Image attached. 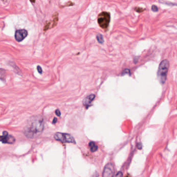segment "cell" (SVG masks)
<instances>
[{"label": "cell", "mask_w": 177, "mask_h": 177, "mask_svg": "<svg viewBox=\"0 0 177 177\" xmlns=\"http://www.w3.org/2000/svg\"><path fill=\"white\" fill-rule=\"evenodd\" d=\"M126 177H130V175H128V176H126Z\"/></svg>", "instance_id": "cell-21"}, {"label": "cell", "mask_w": 177, "mask_h": 177, "mask_svg": "<svg viewBox=\"0 0 177 177\" xmlns=\"http://www.w3.org/2000/svg\"><path fill=\"white\" fill-rule=\"evenodd\" d=\"M54 138L57 141H61L62 142L76 144L74 137L68 134L56 132L54 135Z\"/></svg>", "instance_id": "cell-4"}, {"label": "cell", "mask_w": 177, "mask_h": 177, "mask_svg": "<svg viewBox=\"0 0 177 177\" xmlns=\"http://www.w3.org/2000/svg\"><path fill=\"white\" fill-rule=\"evenodd\" d=\"M55 113H56V115H57V116H58V117H60L61 112L60 111V110H58V109H57V110H56Z\"/></svg>", "instance_id": "cell-17"}, {"label": "cell", "mask_w": 177, "mask_h": 177, "mask_svg": "<svg viewBox=\"0 0 177 177\" xmlns=\"http://www.w3.org/2000/svg\"><path fill=\"white\" fill-rule=\"evenodd\" d=\"M152 11H154V12H156V11H158V8H157V6H155V5H152Z\"/></svg>", "instance_id": "cell-13"}, {"label": "cell", "mask_w": 177, "mask_h": 177, "mask_svg": "<svg viewBox=\"0 0 177 177\" xmlns=\"http://www.w3.org/2000/svg\"><path fill=\"white\" fill-rule=\"evenodd\" d=\"M89 148H90V151L92 152H96L98 149V146L95 144V143L94 142H93V141L90 142V143L89 144Z\"/></svg>", "instance_id": "cell-9"}, {"label": "cell", "mask_w": 177, "mask_h": 177, "mask_svg": "<svg viewBox=\"0 0 177 177\" xmlns=\"http://www.w3.org/2000/svg\"><path fill=\"white\" fill-rule=\"evenodd\" d=\"M169 67V63L167 59L163 60L159 64L157 71V77L159 82L162 84L166 82Z\"/></svg>", "instance_id": "cell-2"}, {"label": "cell", "mask_w": 177, "mask_h": 177, "mask_svg": "<svg viewBox=\"0 0 177 177\" xmlns=\"http://www.w3.org/2000/svg\"><path fill=\"white\" fill-rule=\"evenodd\" d=\"M0 141L3 144H13L15 142V139L13 136L8 134V132L4 131L3 132V136H0Z\"/></svg>", "instance_id": "cell-5"}, {"label": "cell", "mask_w": 177, "mask_h": 177, "mask_svg": "<svg viewBox=\"0 0 177 177\" xmlns=\"http://www.w3.org/2000/svg\"><path fill=\"white\" fill-rule=\"evenodd\" d=\"M37 71H38V72L39 73H40V74H42V73H43L42 69V68L40 67L39 65H38V66L37 67Z\"/></svg>", "instance_id": "cell-14"}, {"label": "cell", "mask_w": 177, "mask_h": 177, "mask_svg": "<svg viewBox=\"0 0 177 177\" xmlns=\"http://www.w3.org/2000/svg\"><path fill=\"white\" fill-rule=\"evenodd\" d=\"M114 170V166L111 163H108L104 169L103 177H113Z\"/></svg>", "instance_id": "cell-6"}, {"label": "cell", "mask_w": 177, "mask_h": 177, "mask_svg": "<svg viewBox=\"0 0 177 177\" xmlns=\"http://www.w3.org/2000/svg\"><path fill=\"white\" fill-rule=\"evenodd\" d=\"M54 21H53V26H52V28H54V27L56 26L57 25V23L58 22V14L57 12H56L54 14Z\"/></svg>", "instance_id": "cell-10"}, {"label": "cell", "mask_w": 177, "mask_h": 177, "mask_svg": "<svg viewBox=\"0 0 177 177\" xmlns=\"http://www.w3.org/2000/svg\"><path fill=\"white\" fill-rule=\"evenodd\" d=\"M50 25V22L47 23V24H46V26H45V28H44V30H45V31L48 29V28H49V27Z\"/></svg>", "instance_id": "cell-16"}, {"label": "cell", "mask_w": 177, "mask_h": 177, "mask_svg": "<svg viewBox=\"0 0 177 177\" xmlns=\"http://www.w3.org/2000/svg\"><path fill=\"white\" fill-rule=\"evenodd\" d=\"M115 177H123V173L121 172V171H119V172L117 173V175Z\"/></svg>", "instance_id": "cell-15"}, {"label": "cell", "mask_w": 177, "mask_h": 177, "mask_svg": "<svg viewBox=\"0 0 177 177\" xmlns=\"http://www.w3.org/2000/svg\"><path fill=\"white\" fill-rule=\"evenodd\" d=\"M28 33L25 29L17 30L15 31V38L17 42H20L23 40L28 36Z\"/></svg>", "instance_id": "cell-7"}, {"label": "cell", "mask_w": 177, "mask_h": 177, "mask_svg": "<svg viewBox=\"0 0 177 177\" xmlns=\"http://www.w3.org/2000/svg\"><path fill=\"white\" fill-rule=\"evenodd\" d=\"M66 5H64V6H72V5H73L74 4V3H72V2H68L67 3Z\"/></svg>", "instance_id": "cell-18"}, {"label": "cell", "mask_w": 177, "mask_h": 177, "mask_svg": "<svg viewBox=\"0 0 177 177\" xmlns=\"http://www.w3.org/2000/svg\"><path fill=\"white\" fill-rule=\"evenodd\" d=\"M44 128V120L40 115L30 118L24 129V134L29 139H34L40 136Z\"/></svg>", "instance_id": "cell-1"}, {"label": "cell", "mask_w": 177, "mask_h": 177, "mask_svg": "<svg viewBox=\"0 0 177 177\" xmlns=\"http://www.w3.org/2000/svg\"><path fill=\"white\" fill-rule=\"evenodd\" d=\"M56 122H57V119L56 118V117H54V120H53V122H52V123H56Z\"/></svg>", "instance_id": "cell-20"}, {"label": "cell", "mask_w": 177, "mask_h": 177, "mask_svg": "<svg viewBox=\"0 0 177 177\" xmlns=\"http://www.w3.org/2000/svg\"><path fill=\"white\" fill-rule=\"evenodd\" d=\"M95 98V95L93 94L90 95L89 96L85 97V98L83 99V105L85 106L87 109L89 108L90 105H91V103L92 101L94 100Z\"/></svg>", "instance_id": "cell-8"}, {"label": "cell", "mask_w": 177, "mask_h": 177, "mask_svg": "<svg viewBox=\"0 0 177 177\" xmlns=\"http://www.w3.org/2000/svg\"><path fill=\"white\" fill-rule=\"evenodd\" d=\"M97 41L99 42V43L102 44L104 43V40L103 36L101 34H97Z\"/></svg>", "instance_id": "cell-11"}, {"label": "cell", "mask_w": 177, "mask_h": 177, "mask_svg": "<svg viewBox=\"0 0 177 177\" xmlns=\"http://www.w3.org/2000/svg\"><path fill=\"white\" fill-rule=\"evenodd\" d=\"M159 2L161 3H164L166 5H171V6H177V4L176 3H173L169 2H167V1H159Z\"/></svg>", "instance_id": "cell-12"}, {"label": "cell", "mask_w": 177, "mask_h": 177, "mask_svg": "<svg viewBox=\"0 0 177 177\" xmlns=\"http://www.w3.org/2000/svg\"><path fill=\"white\" fill-rule=\"evenodd\" d=\"M135 10H136L137 12H138V13H140V12H141V11H143L144 9H142V8H139H139H136Z\"/></svg>", "instance_id": "cell-19"}, {"label": "cell", "mask_w": 177, "mask_h": 177, "mask_svg": "<svg viewBox=\"0 0 177 177\" xmlns=\"http://www.w3.org/2000/svg\"><path fill=\"white\" fill-rule=\"evenodd\" d=\"M110 20V14L107 11H103L98 16L97 21L99 26L104 29H106L108 27Z\"/></svg>", "instance_id": "cell-3"}]
</instances>
